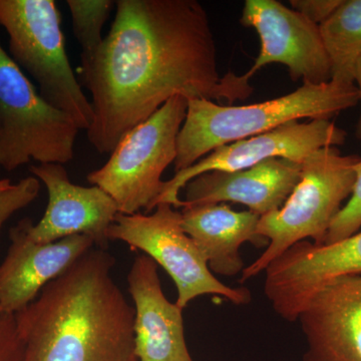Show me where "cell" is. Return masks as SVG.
Wrapping results in <instances>:
<instances>
[{
  "label": "cell",
  "instance_id": "1",
  "mask_svg": "<svg viewBox=\"0 0 361 361\" xmlns=\"http://www.w3.org/2000/svg\"><path fill=\"white\" fill-rule=\"evenodd\" d=\"M110 32L89 65L80 66L92 94L87 139L110 154L130 130L169 99H244L243 75L218 71L208 14L196 0H118Z\"/></svg>",
  "mask_w": 361,
  "mask_h": 361
},
{
  "label": "cell",
  "instance_id": "2",
  "mask_svg": "<svg viewBox=\"0 0 361 361\" xmlns=\"http://www.w3.org/2000/svg\"><path fill=\"white\" fill-rule=\"evenodd\" d=\"M116 259L90 249L16 313L23 361H135V310L114 280Z\"/></svg>",
  "mask_w": 361,
  "mask_h": 361
},
{
  "label": "cell",
  "instance_id": "3",
  "mask_svg": "<svg viewBox=\"0 0 361 361\" xmlns=\"http://www.w3.org/2000/svg\"><path fill=\"white\" fill-rule=\"evenodd\" d=\"M177 140L175 172L186 170L214 149L265 134L302 118L331 120L360 103L357 87L330 80L306 85L286 96L246 106H221L190 99Z\"/></svg>",
  "mask_w": 361,
  "mask_h": 361
},
{
  "label": "cell",
  "instance_id": "4",
  "mask_svg": "<svg viewBox=\"0 0 361 361\" xmlns=\"http://www.w3.org/2000/svg\"><path fill=\"white\" fill-rule=\"evenodd\" d=\"M360 159L342 155L337 147H327L303 161L300 180L284 205L260 217L257 234L268 242L267 248L242 271L241 283L264 272L299 242L311 238L322 245L330 225L353 193Z\"/></svg>",
  "mask_w": 361,
  "mask_h": 361
},
{
  "label": "cell",
  "instance_id": "5",
  "mask_svg": "<svg viewBox=\"0 0 361 361\" xmlns=\"http://www.w3.org/2000/svg\"><path fill=\"white\" fill-rule=\"evenodd\" d=\"M0 25L9 35V56L35 78L42 99L89 130L94 111L68 61L56 2L0 0Z\"/></svg>",
  "mask_w": 361,
  "mask_h": 361
},
{
  "label": "cell",
  "instance_id": "6",
  "mask_svg": "<svg viewBox=\"0 0 361 361\" xmlns=\"http://www.w3.org/2000/svg\"><path fill=\"white\" fill-rule=\"evenodd\" d=\"M188 101L175 96L148 120L130 130L118 142L103 167L87 175L116 202L118 212L148 214L160 196L161 175L177 158V140L186 118Z\"/></svg>",
  "mask_w": 361,
  "mask_h": 361
},
{
  "label": "cell",
  "instance_id": "7",
  "mask_svg": "<svg viewBox=\"0 0 361 361\" xmlns=\"http://www.w3.org/2000/svg\"><path fill=\"white\" fill-rule=\"evenodd\" d=\"M80 128L45 102L0 44V167L73 160Z\"/></svg>",
  "mask_w": 361,
  "mask_h": 361
},
{
  "label": "cell",
  "instance_id": "8",
  "mask_svg": "<svg viewBox=\"0 0 361 361\" xmlns=\"http://www.w3.org/2000/svg\"><path fill=\"white\" fill-rule=\"evenodd\" d=\"M109 240L123 241L144 252L161 265L175 282L177 305L182 310L199 296H222L235 305L251 302L248 289L232 288L213 274L200 249L182 227V214L161 203L152 214L118 213L109 230Z\"/></svg>",
  "mask_w": 361,
  "mask_h": 361
},
{
  "label": "cell",
  "instance_id": "9",
  "mask_svg": "<svg viewBox=\"0 0 361 361\" xmlns=\"http://www.w3.org/2000/svg\"><path fill=\"white\" fill-rule=\"evenodd\" d=\"M345 142V130L331 120H313L289 123L265 134L225 145L191 167L176 173L172 179L164 180L154 210L161 203L180 208V190L190 180L205 173L245 170L273 158L303 161L317 149L342 146Z\"/></svg>",
  "mask_w": 361,
  "mask_h": 361
},
{
  "label": "cell",
  "instance_id": "10",
  "mask_svg": "<svg viewBox=\"0 0 361 361\" xmlns=\"http://www.w3.org/2000/svg\"><path fill=\"white\" fill-rule=\"evenodd\" d=\"M240 23L255 30L260 37V54L250 78L264 66L280 63L293 80L322 85L331 80V66L320 35L319 26L276 0H246Z\"/></svg>",
  "mask_w": 361,
  "mask_h": 361
},
{
  "label": "cell",
  "instance_id": "11",
  "mask_svg": "<svg viewBox=\"0 0 361 361\" xmlns=\"http://www.w3.org/2000/svg\"><path fill=\"white\" fill-rule=\"evenodd\" d=\"M264 273V293L273 310L286 322H296L323 285L334 278L361 274V231L331 245L299 242Z\"/></svg>",
  "mask_w": 361,
  "mask_h": 361
},
{
  "label": "cell",
  "instance_id": "12",
  "mask_svg": "<svg viewBox=\"0 0 361 361\" xmlns=\"http://www.w3.org/2000/svg\"><path fill=\"white\" fill-rule=\"evenodd\" d=\"M30 172L47 187L49 203L37 224L28 226L30 238L39 243H52L73 235H85L97 249L106 250L109 230L118 208L101 188L82 187L71 182L59 164L30 166Z\"/></svg>",
  "mask_w": 361,
  "mask_h": 361
},
{
  "label": "cell",
  "instance_id": "13",
  "mask_svg": "<svg viewBox=\"0 0 361 361\" xmlns=\"http://www.w3.org/2000/svg\"><path fill=\"white\" fill-rule=\"evenodd\" d=\"M30 222L25 218L11 228V246L0 264V308L9 314L16 315L27 307L45 285L94 246L85 235L39 243L28 234Z\"/></svg>",
  "mask_w": 361,
  "mask_h": 361
},
{
  "label": "cell",
  "instance_id": "14",
  "mask_svg": "<svg viewBox=\"0 0 361 361\" xmlns=\"http://www.w3.org/2000/svg\"><path fill=\"white\" fill-rule=\"evenodd\" d=\"M298 320L307 343L303 361H361V274L323 285Z\"/></svg>",
  "mask_w": 361,
  "mask_h": 361
},
{
  "label": "cell",
  "instance_id": "15",
  "mask_svg": "<svg viewBox=\"0 0 361 361\" xmlns=\"http://www.w3.org/2000/svg\"><path fill=\"white\" fill-rule=\"evenodd\" d=\"M135 304V355L139 361H194L185 338L183 310L164 294L158 264L137 255L128 274Z\"/></svg>",
  "mask_w": 361,
  "mask_h": 361
},
{
  "label": "cell",
  "instance_id": "16",
  "mask_svg": "<svg viewBox=\"0 0 361 361\" xmlns=\"http://www.w3.org/2000/svg\"><path fill=\"white\" fill-rule=\"evenodd\" d=\"M303 161L273 158L235 172H208L185 186L184 207L234 202L262 216L284 205L302 172Z\"/></svg>",
  "mask_w": 361,
  "mask_h": 361
},
{
  "label": "cell",
  "instance_id": "17",
  "mask_svg": "<svg viewBox=\"0 0 361 361\" xmlns=\"http://www.w3.org/2000/svg\"><path fill=\"white\" fill-rule=\"evenodd\" d=\"M180 214L183 230L218 275L232 277L242 273L245 266L240 248L246 242L268 245L257 234L260 216L251 211L237 212L224 204H206L184 207Z\"/></svg>",
  "mask_w": 361,
  "mask_h": 361
},
{
  "label": "cell",
  "instance_id": "18",
  "mask_svg": "<svg viewBox=\"0 0 361 361\" xmlns=\"http://www.w3.org/2000/svg\"><path fill=\"white\" fill-rule=\"evenodd\" d=\"M319 32L331 66V80L355 85L361 59V0H342L319 25Z\"/></svg>",
  "mask_w": 361,
  "mask_h": 361
},
{
  "label": "cell",
  "instance_id": "19",
  "mask_svg": "<svg viewBox=\"0 0 361 361\" xmlns=\"http://www.w3.org/2000/svg\"><path fill=\"white\" fill-rule=\"evenodd\" d=\"M75 39L82 47V65H89L104 42L102 30L116 6L111 0H68Z\"/></svg>",
  "mask_w": 361,
  "mask_h": 361
},
{
  "label": "cell",
  "instance_id": "20",
  "mask_svg": "<svg viewBox=\"0 0 361 361\" xmlns=\"http://www.w3.org/2000/svg\"><path fill=\"white\" fill-rule=\"evenodd\" d=\"M356 179L353 193L330 225L322 245L341 242L353 236L361 228V159L356 164Z\"/></svg>",
  "mask_w": 361,
  "mask_h": 361
},
{
  "label": "cell",
  "instance_id": "21",
  "mask_svg": "<svg viewBox=\"0 0 361 361\" xmlns=\"http://www.w3.org/2000/svg\"><path fill=\"white\" fill-rule=\"evenodd\" d=\"M39 191V180L35 177L25 178L11 187L0 190V231L14 214L37 199Z\"/></svg>",
  "mask_w": 361,
  "mask_h": 361
},
{
  "label": "cell",
  "instance_id": "22",
  "mask_svg": "<svg viewBox=\"0 0 361 361\" xmlns=\"http://www.w3.org/2000/svg\"><path fill=\"white\" fill-rule=\"evenodd\" d=\"M25 344L18 331L16 315L0 308V361H23Z\"/></svg>",
  "mask_w": 361,
  "mask_h": 361
},
{
  "label": "cell",
  "instance_id": "23",
  "mask_svg": "<svg viewBox=\"0 0 361 361\" xmlns=\"http://www.w3.org/2000/svg\"><path fill=\"white\" fill-rule=\"evenodd\" d=\"M342 0H291L292 9L319 26L341 6Z\"/></svg>",
  "mask_w": 361,
  "mask_h": 361
},
{
  "label": "cell",
  "instance_id": "24",
  "mask_svg": "<svg viewBox=\"0 0 361 361\" xmlns=\"http://www.w3.org/2000/svg\"><path fill=\"white\" fill-rule=\"evenodd\" d=\"M355 85L357 87L358 94H360V102H361V59L358 61L357 66H356ZM355 135L361 142V115L357 126H356Z\"/></svg>",
  "mask_w": 361,
  "mask_h": 361
},
{
  "label": "cell",
  "instance_id": "25",
  "mask_svg": "<svg viewBox=\"0 0 361 361\" xmlns=\"http://www.w3.org/2000/svg\"><path fill=\"white\" fill-rule=\"evenodd\" d=\"M11 182L9 179H2L0 180V190L6 189V188H8L11 186Z\"/></svg>",
  "mask_w": 361,
  "mask_h": 361
},
{
  "label": "cell",
  "instance_id": "26",
  "mask_svg": "<svg viewBox=\"0 0 361 361\" xmlns=\"http://www.w3.org/2000/svg\"><path fill=\"white\" fill-rule=\"evenodd\" d=\"M135 361H139V360H135Z\"/></svg>",
  "mask_w": 361,
  "mask_h": 361
}]
</instances>
